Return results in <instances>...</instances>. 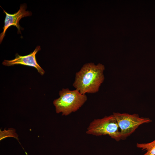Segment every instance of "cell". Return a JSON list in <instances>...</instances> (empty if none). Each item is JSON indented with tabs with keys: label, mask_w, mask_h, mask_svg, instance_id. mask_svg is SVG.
<instances>
[{
	"label": "cell",
	"mask_w": 155,
	"mask_h": 155,
	"mask_svg": "<svg viewBox=\"0 0 155 155\" xmlns=\"http://www.w3.org/2000/svg\"><path fill=\"white\" fill-rule=\"evenodd\" d=\"M104 66L93 63L84 65L80 70L76 73L73 86L80 93H95L98 91L104 80Z\"/></svg>",
	"instance_id": "obj_1"
},
{
	"label": "cell",
	"mask_w": 155,
	"mask_h": 155,
	"mask_svg": "<svg viewBox=\"0 0 155 155\" xmlns=\"http://www.w3.org/2000/svg\"><path fill=\"white\" fill-rule=\"evenodd\" d=\"M59 97L55 100L53 103L56 113L61 112L63 115L77 111L87 100L85 94H81L76 90H70L63 88L59 91Z\"/></svg>",
	"instance_id": "obj_2"
},
{
	"label": "cell",
	"mask_w": 155,
	"mask_h": 155,
	"mask_svg": "<svg viewBox=\"0 0 155 155\" xmlns=\"http://www.w3.org/2000/svg\"><path fill=\"white\" fill-rule=\"evenodd\" d=\"M86 133L96 136L108 135L117 141L121 140L120 130L113 114L94 120L90 124Z\"/></svg>",
	"instance_id": "obj_3"
},
{
	"label": "cell",
	"mask_w": 155,
	"mask_h": 155,
	"mask_svg": "<svg viewBox=\"0 0 155 155\" xmlns=\"http://www.w3.org/2000/svg\"><path fill=\"white\" fill-rule=\"evenodd\" d=\"M120 130L121 140H125L140 125L152 122L149 118L140 117L137 114L113 113Z\"/></svg>",
	"instance_id": "obj_4"
},
{
	"label": "cell",
	"mask_w": 155,
	"mask_h": 155,
	"mask_svg": "<svg viewBox=\"0 0 155 155\" xmlns=\"http://www.w3.org/2000/svg\"><path fill=\"white\" fill-rule=\"evenodd\" d=\"M26 4H22L18 11L13 14H9L3 9V12L5 14V17L4 26L3 28V31L0 34V43L5 35L7 30L11 26L16 27L18 29V33H21L20 29L22 30V28L20 25V20L23 17L30 16L32 14L31 12L26 10Z\"/></svg>",
	"instance_id": "obj_5"
},
{
	"label": "cell",
	"mask_w": 155,
	"mask_h": 155,
	"mask_svg": "<svg viewBox=\"0 0 155 155\" xmlns=\"http://www.w3.org/2000/svg\"><path fill=\"white\" fill-rule=\"evenodd\" d=\"M41 49L40 46H37L34 51L29 54L25 56H21L18 53L15 55V59L8 60H4L2 62L3 65L6 66H11L15 65L20 64L34 67L42 75L45 73L44 69L39 65L37 62L36 55Z\"/></svg>",
	"instance_id": "obj_6"
},
{
	"label": "cell",
	"mask_w": 155,
	"mask_h": 155,
	"mask_svg": "<svg viewBox=\"0 0 155 155\" xmlns=\"http://www.w3.org/2000/svg\"><path fill=\"white\" fill-rule=\"evenodd\" d=\"M136 146L147 152L143 155H155V139L152 142L146 143H137Z\"/></svg>",
	"instance_id": "obj_7"
}]
</instances>
